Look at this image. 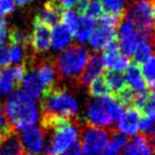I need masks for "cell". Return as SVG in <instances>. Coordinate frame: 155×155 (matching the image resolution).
<instances>
[{"mask_svg":"<svg viewBox=\"0 0 155 155\" xmlns=\"http://www.w3.org/2000/svg\"><path fill=\"white\" fill-rule=\"evenodd\" d=\"M3 110L15 132L33 127L38 120V108L35 101L18 88L10 93Z\"/></svg>","mask_w":155,"mask_h":155,"instance_id":"cell-1","label":"cell"},{"mask_svg":"<svg viewBox=\"0 0 155 155\" xmlns=\"http://www.w3.org/2000/svg\"><path fill=\"white\" fill-rule=\"evenodd\" d=\"M123 105L112 96L91 100L86 107L85 121L87 125L110 129L114 121H118L123 114Z\"/></svg>","mask_w":155,"mask_h":155,"instance_id":"cell-2","label":"cell"},{"mask_svg":"<svg viewBox=\"0 0 155 155\" xmlns=\"http://www.w3.org/2000/svg\"><path fill=\"white\" fill-rule=\"evenodd\" d=\"M125 18L139 31L142 39H155V0H132L127 8Z\"/></svg>","mask_w":155,"mask_h":155,"instance_id":"cell-3","label":"cell"},{"mask_svg":"<svg viewBox=\"0 0 155 155\" xmlns=\"http://www.w3.org/2000/svg\"><path fill=\"white\" fill-rule=\"evenodd\" d=\"M79 108L77 98L64 88H54L41 99L43 116L74 119Z\"/></svg>","mask_w":155,"mask_h":155,"instance_id":"cell-4","label":"cell"},{"mask_svg":"<svg viewBox=\"0 0 155 155\" xmlns=\"http://www.w3.org/2000/svg\"><path fill=\"white\" fill-rule=\"evenodd\" d=\"M89 58L88 50L81 45L69 46L58 56L54 66L61 79L78 80Z\"/></svg>","mask_w":155,"mask_h":155,"instance_id":"cell-5","label":"cell"},{"mask_svg":"<svg viewBox=\"0 0 155 155\" xmlns=\"http://www.w3.org/2000/svg\"><path fill=\"white\" fill-rule=\"evenodd\" d=\"M121 19L122 16L114 14L106 13L102 15L88 41L91 49L95 51H101L114 44Z\"/></svg>","mask_w":155,"mask_h":155,"instance_id":"cell-6","label":"cell"},{"mask_svg":"<svg viewBox=\"0 0 155 155\" xmlns=\"http://www.w3.org/2000/svg\"><path fill=\"white\" fill-rule=\"evenodd\" d=\"M82 148L84 155H98L105 150L114 130L85 125L82 127Z\"/></svg>","mask_w":155,"mask_h":155,"instance_id":"cell-7","label":"cell"},{"mask_svg":"<svg viewBox=\"0 0 155 155\" xmlns=\"http://www.w3.org/2000/svg\"><path fill=\"white\" fill-rule=\"evenodd\" d=\"M140 39L142 38L137 28L127 18L121 20V24L117 31V41L122 55L127 58L133 55Z\"/></svg>","mask_w":155,"mask_h":155,"instance_id":"cell-8","label":"cell"},{"mask_svg":"<svg viewBox=\"0 0 155 155\" xmlns=\"http://www.w3.org/2000/svg\"><path fill=\"white\" fill-rule=\"evenodd\" d=\"M27 72L26 65H16L14 67H5L0 70V91L10 94L17 88Z\"/></svg>","mask_w":155,"mask_h":155,"instance_id":"cell-9","label":"cell"},{"mask_svg":"<svg viewBox=\"0 0 155 155\" xmlns=\"http://www.w3.org/2000/svg\"><path fill=\"white\" fill-rule=\"evenodd\" d=\"M51 27L35 18L33 21V31L30 37V43L36 53H44L49 50L51 46Z\"/></svg>","mask_w":155,"mask_h":155,"instance_id":"cell-10","label":"cell"},{"mask_svg":"<svg viewBox=\"0 0 155 155\" xmlns=\"http://www.w3.org/2000/svg\"><path fill=\"white\" fill-rule=\"evenodd\" d=\"M101 58L103 66H105L110 70H116L121 72L123 70H127V67L130 66L129 58L122 55L118 46H116L115 44H112L103 50Z\"/></svg>","mask_w":155,"mask_h":155,"instance_id":"cell-11","label":"cell"},{"mask_svg":"<svg viewBox=\"0 0 155 155\" xmlns=\"http://www.w3.org/2000/svg\"><path fill=\"white\" fill-rule=\"evenodd\" d=\"M20 141L25 150H28L31 154H38L44 150L45 146V132L41 127H30L24 130L19 136Z\"/></svg>","mask_w":155,"mask_h":155,"instance_id":"cell-12","label":"cell"},{"mask_svg":"<svg viewBox=\"0 0 155 155\" xmlns=\"http://www.w3.org/2000/svg\"><path fill=\"white\" fill-rule=\"evenodd\" d=\"M103 67L104 66L102 63L101 56L98 54H94V55L89 56L87 64L85 65L82 73L78 78V84L82 87L88 86L93 81L101 77L102 72H103Z\"/></svg>","mask_w":155,"mask_h":155,"instance_id":"cell-13","label":"cell"},{"mask_svg":"<svg viewBox=\"0 0 155 155\" xmlns=\"http://www.w3.org/2000/svg\"><path fill=\"white\" fill-rule=\"evenodd\" d=\"M141 113L135 107H127L117 121V129L123 135H135L139 131Z\"/></svg>","mask_w":155,"mask_h":155,"instance_id":"cell-14","label":"cell"},{"mask_svg":"<svg viewBox=\"0 0 155 155\" xmlns=\"http://www.w3.org/2000/svg\"><path fill=\"white\" fill-rule=\"evenodd\" d=\"M122 155H155L150 137L140 134L127 140L123 147Z\"/></svg>","mask_w":155,"mask_h":155,"instance_id":"cell-15","label":"cell"},{"mask_svg":"<svg viewBox=\"0 0 155 155\" xmlns=\"http://www.w3.org/2000/svg\"><path fill=\"white\" fill-rule=\"evenodd\" d=\"M21 86L24 89V93H26L29 97L33 100H41L46 96V91L44 88L43 84L39 81L35 68H31L30 70H27L26 75L21 81Z\"/></svg>","mask_w":155,"mask_h":155,"instance_id":"cell-16","label":"cell"},{"mask_svg":"<svg viewBox=\"0 0 155 155\" xmlns=\"http://www.w3.org/2000/svg\"><path fill=\"white\" fill-rule=\"evenodd\" d=\"M36 70L37 77L39 81L43 84L46 93H50L53 91L55 87V81H56V69L54 66V63L52 62H41L37 65V67H34ZM46 94V95H47Z\"/></svg>","mask_w":155,"mask_h":155,"instance_id":"cell-17","label":"cell"},{"mask_svg":"<svg viewBox=\"0 0 155 155\" xmlns=\"http://www.w3.org/2000/svg\"><path fill=\"white\" fill-rule=\"evenodd\" d=\"M125 81L127 87L134 94H142L147 91V84L142 75L141 69L136 64H130L127 69L125 70Z\"/></svg>","mask_w":155,"mask_h":155,"instance_id":"cell-18","label":"cell"},{"mask_svg":"<svg viewBox=\"0 0 155 155\" xmlns=\"http://www.w3.org/2000/svg\"><path fill=\"white\" fill-rule=\"evenodd\" d=\"M72 41V32L62 24L55 25L51 32V47L55 51H62L69 47Z\"/></svg>","mask_w":155,"mask_h":155,"instance_id":"cell-19","label":"cell"},{"mask_svg":"<svg viewBox=\"0 0 155 155\" xmlns=\"http://www.w3.org/2000/svg\"><path fill=\"white\" fill-rule=\"evenodd\" d=\"M26 150L19 135L13 131L0 141V155H25Z\"/></svg>","mask_w":155,"mask_h":155,"instance_id":"cell-20","label":"cell"},{"mask_svg":"<svg viewBox=\"0 0 155 155\" xmlns=\"http://www.w3.org/2000/svg\"><path fill=\"white\" fill-rule=\"evenodd\" d=\"M102 78H103V80L105 82L110 93H112L116 97L127 88V81H125L124 75L121 72H119V71L110 70L108 69L104 73V77Z\"/></svg>","mask_w":155,"mask_h":155,"instance_id":"cell-21","label":"cell"},{"mask_svg":"<svg viewBox=\"0 0 155 155\" xmlns=\"http://www.w3.org/2000/svg\"><path fill=\"white\" fill-rule=\"evenodd\" d=\"M61 17H62V9L50 0L41 10L36 19L48 25L49 27H54L61 21Z\"/></svg>","mask_w":155,"mask_h":155,"instance_id":"cell-22","label":"cell"},{"mask_svg":"<svg viewBox=\"0 0 155 155\" xmlns=\"http://www.w3.org/2000/svg\"><path fill=\"white\" fill-rule=\"evenodd\" d=\"M96 28V20L87 16L81 15L79 17V21H78V26L75 28L73 35H74L75 39L79 43L84 44L89 41L91 36L93 35V32Z\"/></svg>","mask_w":155,"mask_h":155,"instance_id":"cell-23","label":"cell"},{"mask_svg":"<svg viewBox=\"0 0 155 155\" xmlns=\"http://www.w3.org/2000/svg\"><path fill=\"white\" fill-rule=\"evenodd\" d=\"M77 10L81 15L91 17L95 20L103 15L101 0H80V2L77 5Z\"/></svg>","mask_w":155,"mask_h":155,"instance_id":"cell-24","label":"cell"},{"mask_svg":"<svg viewBox=\"0 0 155 155\" xmlns=\"http://www.w3.org/2000/svg\"><path fill=\"white\" fill-rule=\"evenodd\" d=\"M152 46L151 43L147 39H140L139 44L136 47L135 51L133 53V61L134 64L138 65L143 64L148 58H151V54H152Z\"/></svg>","mask_w":155,"mask_h":155,"instance_id":"cell-25","label":"cell"},{"mask_svg":"<svg viewBox=\"0 0 155 155\" xmlns=\"http://www.w3.org/2000/svg\"><path fill=\"white\" fill-rule=\"evenodd\" d=\"M141 72L147 86L152 91H155V58L151 56L142 64Z\"/></svg>","mask_w":155,"mask_h":155,"instance_id":"cell-26","label":"cell"},{"mask_svg":"<svg viewBox=\"0 0 155 155\" xmlns=\"http://www.w3.org/2000/svg\"><path fill=\"white\" fill-rule=\"evenodd\" d=\"M127 0H101L103 11L107 14L123 16V12L125 11Z\"/></svg>","mask_w":155,"mask_h":155,"instance_id":"cell-27","label":"cell"},{"mask_svg":"<svg viewBox=\"0 0 155 155\" xmlns=\"http://www.w3.org/2000/svg\"><path fill=\"white\" fill-rule=\"evenodd\" d=\"M88 91H89V95L91 97L96 98V99L97 98L105 97V96H108L110 94L102 77L96 79L95 81H93L88 85Z\"/></svg>","mask_w":155,"mask_h":155,"instance_id":"cell-28","label":"cell"},{"mask_svg":"<svg viewBox=\"0 0 155 155\" xmlns=\"http://www.w3.org/2000/svg\"><path fill=\"white\" fill-rule=\"evenodd\" d=\"M79 14L77 12L72 11V10H66L62 13V17H61V21L64 27H66L70 32H74L75 28L78 26V21H79Z\"/></svg>","mask_w":155,"mask_h":155,"instance_id":"cell-29","label":"cell"},{"mask_svg":"<svg viewBox=\"0 0 155 155\" xmlns=\"http://www.w3.org/2000/svg\"><path fill=\"white\" fill-rule=\"evenodd\" d=\"M26 48L27 47H24V46L17 45V44H14V43L10 44V47H8L10 63H13L15 65H19V63L24 60Z\"/></svg>","mask_w":155,"mask_h":155,"instance_id":"cell-30","label":"cell"},{"mask_svg":"<svg viewBox=\"0 0 155 155\" xmlns=\"http://www.w3.org/2000/svg\"><path fill=\"white\" fill-rule=\"evenodd\" d=\"M15 9L14 0H0V18L10 14Z\"/></svg>","mask_w":155,"mask_h":155,"instance_id":"cell-31","label":"cell"},{"mask_svg":"<svg viewBox=\"0 0 155 155\" xmlns=\"http://www.w3.org/2000/svg\"><path fill=\"white\" fill-rule=\"evenodd\" d=\"M10 64L9 50L5 44L0 45V68H5Z\"/></svg>","mask_w":155,"mask_h":155,"instance_id":"cell-32","label":"cell"},{"mask_svg":"<svg viewBox=\"0 0 155 155\" xmlns=\"http://www.w3.org/2000/svg\"><path fill=\"white\" fill-rule=\"evenodd\" d=\"M9 36V26L8 22L3 18H0V45L7 41Z\"/></svg>","mask_w":155,"mask_h":155,"instance_id":"cell-33","label":"cell"},{"mask_svg":"<svg viewBox=\"0 0 155 155\" xmlns=\"http://www.w3.org/2000/svg\"><path fill=\"white\" fill-rule=\"evenodd\" d=\"M55 3L56 5L61 8V9H70V8H73L80 2V0H51Z\"/></svg>","mask_w":155,"mask_h":155,"instance_id":"cell-34","label":"cell"},{"mask_svg":"<svg viewBox=\"0 0 155 155\" xmlns=\"http://www.w3.org/2000/svg\"><path fill=\"white\" fill-rule=\"evenodd\" d=\"M62 155H84L83 154L82 148H81V144L79 142H75L69 149H67Z\"/></svg>","mask_w":155,"mask_h":155,"instance_id":"cell-35","label":"cell"},{"mask_svg":"<svg viewBox=\"0 0 155 155\" xmlns=\"http://www.w3.org/2000/svg\"><path fill=\"white\" fill-rule=\"evenodd\" d=\"M119 151H120V149L113 146V144H110V142H108L107 148L104 151H102V152L100 153V155H119Z\"/></svg>","mask_w":155,"mask_h":155,"instance_id":"cell-36","label":"cell"},{"mask_svg":"<svg viewBox=\"0 0 155 155\" xmlns=\"http://www.w3.org/2000/svg\"><path fill=\"white\" fill-rule=\"evenodd\" d=\"M30 1H32V0H14V3H15L16 5H19V7H21V5H28Z\"/></svg>","mask_w":155,"mask_h":155,"instance_id":"cell-37","label":"cell"},{"mask_svg":"<svg viewBox=\"0 0 155 155\" xmlns=\"http://www.w3.org/2000/svg\"><path fill=\"white\" fill-rule=\"evenodd\" d=\"M150 140H151V143H152L153 149H154V151H155V134L150 138Z\"/></svg>","mask_w":155,"mask_h":155,"instance_id":"cell-38","label":"cell"},{"mask_svg":"<svg viewBox=\"0 0 155 155\" xmlns=\"http://www.w3.org/2000/svg\"><path fill=\"white\" fill-rule=\"evenodd\" d=\"M5 137V135H3V134H2V132L0 131V141H1V140H2Z\"/></svg>","mask_w":155,"mask_h":155,"instance_id":"cell-39","label":"cell"},{"mask_svg":"<svg viewBox=\"0 0 155 155\" xmlns=\"http://www.w3.org/2000/svg\"><path fill=\"white\" fill-rule=\"evenodd\" d=\"M152 43H153V48H152V49H153V51H154V53H155V39L152 41Z\"/></svg>","mask_w":155,"mask_h":155,"instance_id":"cell-40","label":"cell"},{"mask_svg":"<svg viewBox=\"0 0 155 155\" xmlns=\"http://www.w3.org/2000/svg\"><path fill=\"white\" fill-rule=\"evenodd\" d=\"M25 155H34V154H31V153H26Z\"/></svg>","mask_w":155,"mask_h":155,"instance_id":"cell-41","label":"cell"}]
</instances>
